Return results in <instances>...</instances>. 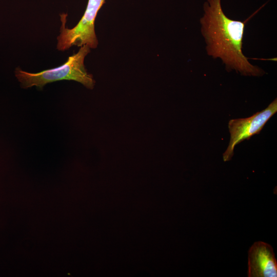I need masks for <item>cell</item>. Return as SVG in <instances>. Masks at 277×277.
Listing matches in <instances>:
<instances>
[{"label": "cell", "mask_w": 277, "mask_h": 277, "mask_svg": "<svg viewBox=\"0 0 277 277\" xmlns=\"http://www.w3.org/2000/svg\"><path fill=\"white\" fill-rule=\"evenodd\" d=\"M200 18L201 31L206 44L207 54L220 58L228 72L235 70L244 76H260L265 71L253 65L243 53V39L247 21L228 17L221 0H207Z\"/></svg>", "instance_id": "6da1fadb"}, {"label": "cell", "mask_w": 277, "mask_h": 277, "mask_svg": "<svg viewBox=\"0 0 277 277\" xmlns=\"http://www.w3.org/2000/svg\"><path fill=\"white\" fill-rule=\"evenodd\" d=\"M78 51L69 57L62 65L38 73H29L19 68L15 76L24 88L36 86L42 89L46 84L61 80H73L87 88L92 89L95 84L93 76L88 73L84 65V59L90 52L87 45L80 47Z\"/></svg>", "instance_id": "7a4b0ae2"}, {"label": "cell", "mask_w": 277, "mask_h": 277, "mask_svg": "<svg viewBox=\"0 0 277 277\" xmlns=\"http://www.w3.org/2000/svg\"><path fill=\"white\" fill-rule=\"evenodd\" d=\"M105 0H88L83 16L78 24L71 29L66 27L67 14L60 15L62 26L58 36L57 49L65 51L72 46L82 47L87 45L90 48H95L98 41L94 29V22L98 11Z\"/></svg>", "instance_id": "3957f363"}, {"label": "cell", "mask_w": 277, "mask_h": 277, "mask_svg": "<svg viewBox=\"0 0 277 277\" xmlns=\"http://www.w3.org/2000/svg\"><path fill=\"white\" fill-rule=\"evenodd\" d=\"M277 111V99L275 98L264 110L251 116L244 118L232 119L228 123L230 140L229 145L223 153V160L230 161L233 155L235 146L244 140L258 134L267 121Z\"/></svg>", "instance_id": "277c9868"}, {"label": "cell", "mask_w": 277, "mask_h": 277, "mask_svg": "<svg viewBox=\"0 0 277 277\" xmlns=\"http://www.w3.org/2000/svg\"><path fill=\"white\" fill-rule=\"evenodd\" d=\"M249 277L277 276V262L271 245L256 242L248 251Z\"/></svg>", "instance_id": "5b68a950"}]
</instances>
